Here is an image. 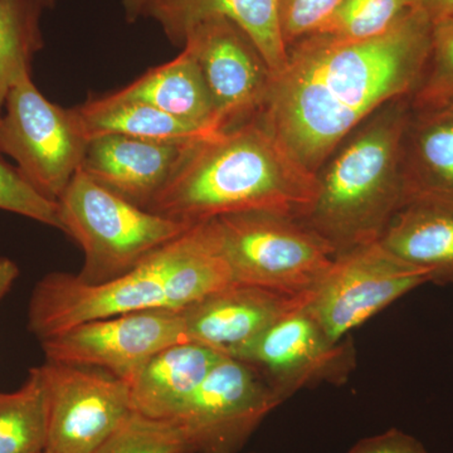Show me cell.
<instances>
[{
	"instance_id": "obj_1",
	"label": "cell",
	"mask_w": 453,
	"mask_h": 453,
	"mask_svg": "<svg viewBox=\"0 0 453 453\" xmlns=\"http://www.w3.org/2000/svg\"><path fill=\"white\" fill-rule=\"evenodd\" d=\"M429 18L408 7L388 31L351 41L312 35L288 47L258 118L309 172L380 107L411 98L431 50Z\"/></svg>"
},
{
	"instance_id": "obj_2",
	"label": "cell",
	"mask_w": 453,
	"mask_h": 453,
	"mask_svg": "<svg viewBox=\"0 0 453 453\" xmlns=\"http://www.w3.org/2000/svg\"><path fill=\"white\" fill-rule=\"evenodd\" d=\"M316 193V174L257 116L188 146L146 211L188 225L246 211L300 219Z\"/></svg>"
},
{
	"instance_id": "obj_3",
	"label": "cell",
	"mask_w": 453,
	"mask_h": 453,
	"mask_svg": "<svg viewBox=\"0 0 453 453\" xmlns=\"http://www.w3.org/2000/svg\"><path fill=\"white\" fill-rule=\"evenodd\" d=\"M232 283L211 220H205L111 281L89 285L67 273L44 276L29 300L28 330L41 342L98 319L180 311Z\"/></svg>"
},
{
	"instance_id": "obj_4",
	"label": "cell",
	"mask_w": 453,
	"mask_h": 453,
	"mask_svg": "<svg viewBox=\"0 0 453 453\" xmlns=\"http://www.w3.org/2000/svg\"><path fill=\"white\" fill-rule=\"evenodd\" d=\"M410 100L380 107L316 173L315 201L299 220L336 256L378 242L403 207L404 142L413 118Z\"/></svg>"
},
{
	"instance_id": "obj_5",
	"label": "cell",
	"mask_w": 453,
	"mask_h": 453,
	"mask_svg": "<svg viewBox=\"0 0 453 453\" xmlns=\"http://www.w3.org/2000/svg\"><path fill=\"white\" fill-rule=\"evenodd\" d=\"M62 232L85 253L76 277L98 285L129 273L193 225L166 219L101 187L81 169L58 201Z\"/></svg>"
},
{
	"instance_id": "obj_6",
	"label": "cell",
	"mask_w": 453,
	"mask_h": 453,
	"mask_svg": "<svg viewBox=\"0 0 453 453\" xmlns=\"http://www.w3.org/2000/svg\"><path fill=\"white\" fill-rule=\"evenodd\" d=\"M211 220L234 283L310 294L336 257L324 238L294 217L246 211Z\"/></svg>"
},
{
	"instance_id": "obj_7",
	"label": "cell",
	"mask_w": 453,
	"mask_h": 453,
	"mask_svg": "<svg viewBox=\"0 0 453 453\" xmlns=\"http://www.w3.org/2000/svg\"><path fill=\"white\" fill-rule=\"evenodd\" d=\"M88 142L76 109L47 100L29 71L18 77L0 115V153L16 160L38 192L58 201L81 169Z\"/></svg>"
},
{
	"instance_id": "obj_8",
	"label": "cell",
	"mask_w": 453,
	"mask_h": 453,
	"mask_svg": "<svg viewBox=\"0 0 453 453\" xmlns=\"http://www.w3.org/2000/svg\"><path fill=\"white\" fill-rule=\"evenodd\" d=\"M427 282L425 271L399 261L374 242L336 256L305 308L327 338L339 342L390 303Z\"/></svg>"
},
{
	"instance_id": "obj_9",
	"label": "cell",
	"mask_w": 453,
	"mask_h": 453,
	"mask_svg": "<svg viewBox=\"0 0 453 453\" xmlns=\"http://www.w3.org/2000/svg\"><path fill=\"white\" fill-rule=\"evenodd\" d=\"M49 401L47 453H96L134 413L127 380L92 366L41 365Z\"/></svg>"
},
{
	"instance_id": "obj_10",
	"label": "cell",
	"mask_w": 453,
	"mask_h": 453,
	"mask_svg": "<svg viewBox=\"0 0 453 453\" xmlns=\"http://www.w3.org/2000/svg\"><path fill=\"white\" fill-rule=\"evenodd\" d=\"M283 403L255 366L222 357L178 417L196 453H237Z\"/></svg>"
},
{
	"instance_id": "obj_11",
	"label": "cell",
	"mask_w": 453,
	"mask_h": 453,
	"mask_svg": "<svg viewBox=\"0 0 453 453\" xmlns=\"http://www.w3.org/2000/svg\"><path fill=\"white\" fill-rule=\"evenodd\" d=\"M183 342L181 310L159 309L88 321L40 342L46 362L92 366L129 381L149 357Z\"/></svg>"
},
{
	"instance_id": "obj_12",
	"label": "cell",
	"mask_w": 453,
	"mask_h": 453,
	"mask_svg": "<svg viewBox=\"0 0 453 453\" xmlns=\"http://www.w3.org/2000/svg\"><path fill=\"white\" fill-rule=\"evenodd\" d=\"M305 306L283 316L234 357L255 366L282 402L315 384L344 383L356 366L353 342H333Z\"/></svg>"
},
{
	"instance_id": "obj_13",
	"label": "cell",
	"mask_w": 453,
	"mask_h": 453,
	"mask_svg": "<svg viewBox=\"0 0 453 453\" xmlns=\"http://www.w3.org/2000/svg\"><path fill=\"white\" fill-rule=\"evenodd\" d=\"M183 49L199 65L219 131L257 118L273 73L240 27L226 18L204 20L190 29Z\"/></svg>"
},
{
	"instance_id": "obj_14",
	"label": "cell",
	"mask_w": 453,
	"mask_h": 453,
	"mask_svg": "<svg viewBox=\"0 0 453 453\" xmlns=\"http://www.w3.org/2000/svg\"><path fill=\"white\" fill-rule=\"evenodd\" d=\"M310 295L232 283L181 310L187 340L237 357L276 321L305 306Z\"/></svg>"
},
{
	"instance_id": "obj_15",
	"label": "cell",
	"mask_w": 453,
	"mask_h": 453,
	"mask_svg": "<svg viewBox=\"0 0 453 453\" xmlns=\"http://www.w3.org/2000/svg\"><path fill=\"white\" fill-rule=\"evenodd\" d=\"M190 144L113 134L95 136L89 139L81 170L101 187L146 210L168 183Z\"/></svg>"
},
{
	"instance_id": "obj_16",
	"label": "cell",
	"mask_w": 453,
	"mask_h": 453,
	"mask_svg": "<svg viewBox=\"0 0 453 453\" xmlns=\"http://www.w3.org/2000/svg\"><path fill=\"white\" fill-rule=\"evenodd\" d=\"M142 17L155 20L168 40L183 46L188 33L211 18L231 20L250 38L273 77L288 62V47L280 28L279 0H145Z\"/></svg>"
},
{
	"instance_id": "obj_17",
	"label": "cell",
	"mask_w": 453,
	"mask_h": 453,
	"mask_svg": "<svg viewBox=\"0 0 453 453\" xmlns=\"http://www.w3.org/2000/svg\"><path fill=\"white\" fill-rule=\"evenodd\" d=\"M222 357L214 349L193 342H178L154 354L127 381L134 412L177 421Z\"/></svg>"
},
{
	"instance_id": "obj_18",
	"label": "cell",
	"mask_w": 453,
	"mask_h": 453,
	"mask_svg": "<svg viewBox=\"0 0 453 453\" xmlns=\"http://www.w3.org/2000/svg\"><path fill=\"white\" fill-rule=\"evenodd\" d=\"M378 242L399 261L425 271L429 282L453 283V204L407 203Z\"/></svg>"
},
{
	"instance_id": "obj_19",
	"label": "cell",
	"mask_w": 453,
	"mask_h": 453,
	"mask_svg": "<svg viewBox=\"0 0 453 453\" xmlns=\"http://www.w3.org/2000/svg\"><path fill=\"white\" fill-rule=\"evenodd\" d=\"M411 202L453 204V118L414 116L405 135L403 205Z\"/></svg>"
},
{
	"instance_id": "obj_20",
	"label": "cell",
	"mask_w": 453,
	"mask_h": 453,
	"mask_svg": "<svg viewBox=\"0 0 453 453\" xmlns=\"http://www.w3.org/2000/svg\"><path fill=\"white\" fill-rule=\"evenodd\" d=\"M119 95L144 101L207 133H219L216 111L199 65L187 50L166 64L150 68Z\"/></svg>"
},
{
	"instance_id": "obj_21",
	"label": "cell",
	"mask_w": 453,
	"mask_h": 453,
	"mask_svg": "<svg viewBox=\"0 0 453 453\" xmlns=\"http://www.w3.org/2000/svg\"><path fill=\"white\" fill-rule=\"evenodd\" d=\"M76 110L88 139L113 134L150 142L188 144L213 135L144 101L124 97L118 92L92 98Z\"/></svg>"
},
{
	"instance_id": "obj_22",
	"label": "cell",
	"mask_w": 453,
	"mask_h": 453,
	"mask_svg": "<svg viewBox=\"0 0 453 453\" xmlns=\"http://www.w3.org/2000/svg\"><path fill=\"white\" fill-rule=\"evenodd\" d=\"M49 429L47 387L41 366L22 388L0 393V453H43Z\"/></svg>"
},
{
	"instance_id": "obj_23",
	"label": "cell",
	"mask_w": 453,
	"mask_h": 453,
	"mask_svg": "<svg viewBox=\"0 0 453 453\" xmlns=\"http://www.w3.org/2000/svg\"><path fill=\"white\" fill-rule=\"evenodd\" d=\"M40 0H0V115L9 89L42 49Z\"/></svg>"
},
{
	"instance_id": "obj_24",
	"label": "cell",
	"mask_w": 453,
	"mask_h": 453,
	"mask_svg": "<svg viewBox=\"0 0 453 453\" xmlns=\"http://www.w3.org/2000/svg\"><path fill=\"white\" fill-rule=\"evenodd\" d=\"M410 101L414 116L441 115L453 109V19L434 25L425 73Z\"/></svg>"
},
{
	"instance_id": "obj_25",
	"label": "cell",
	"mask_w": 453,
	"mask_h": 453,
	"mask_svg": "<svg viewBox=\"0 0 453 453\" xmlns=\"http://www.w3.org/2000/svg\"><path fill=\"white\" fill-rule=\"evenodd\" d=\"M96 453H196L186 429L174 421L134 412Z\"/></svg>"
},
{
	"instance_id": "obj_26",
	"label": "cell",
	"mask_w": 453,
	"mask_h": 453,
	"mask_svg": "<svg viewBox=\"0 0 453 453\" xmlns=\"http://www.w3.org/2000/svg\"><path fill=\"white\" fill-rule=\"evenodd\" d=\"M408 8L407 0H342L316 35L360 41L388 31Z\"/></svg>"
},
{
	"instance_id": "obj_27",
	"label": "cell",
	"mask_w": 453,
	"mask_h": 453,
	"mask_svg": "<svg viewBox=\"0 0 453 453\" xmlns=\"http://www.w3.org/2000/svg\"><path fill=\"white\" fill-rule=\"evenodd\" d=\"M0 210L20 214L62 231L58 203L47 198L29 183L19 169L0 157Z\"/></svg>"
},
{
	"instance_id": "obj_28",
	"label": "cell",
	"mask_w": 453,
	"mask_h": 453,
	"mask_svg": "<svg viewBox=\"0 0 453 453\" xmlns=\"http://www.w3.org/2000/svg\"><path fill=\"white\" fill-rule=\"evenodd\" d=\"M342 0H279L280 28L286 47L316 35Z\"/></svg>"
},
{
	"instance_id": "obj_29",
	"label": "cell",
	"mask_w": 453,
	"mask_h": 453,
	"mask_svg": "<svg viewBox=\"0 0 453 453\" xmlns=\"http://www.w3.org/2000/svg\"><path fill=\"white\" fill-rule=\"evenodd\" d=\"M348 453H431L416 437L401 429L390 428L383 434L365 438Z\"/></svg>"
},
{
	"instance_id": "obj_30",
	"label": "cell",
	"mask_w": 453,
	"mask_h": 453,
	"mask_svg": "<svg viewBox=\"0 0 453 453\" xmlns=\"http://www.w3.org/2000/svg\"><path fill=\"white\" fill-rule=\"evenodd\" d=\"M407 5L423 12L432 25L453 19V0H407Z\"/></svg>"
},
{
	"instance_id": "obj_31",
	"label": "cell",
	"mask_w": 453,
	"mask_h": 453,
	"mask_svg": "<svg viewBox=\"0 0 453 453\" xmlns=\"http://www.w3.org/2000/svg\"><path fill=\"white\" fill-rule=\"evenodd\" d=\"M18 276H19V268L16 262L7 257H0V303L11 291Z\"/></svg>"
},
{
	"instance_id": "obj_32",
	"label": "cell",
	"mask_w": 453,
	"mask_h": 453,
	"mask_svg": "<svg viewBox=\"0 0 453 453\" xmlns=\"http://www.w3.org/2000/svg\"><path fill=\"white\" fill-rule=\"evenodd\" d=\"M144 3L145 0H122L127 22H135L136 19H139V18L142 17Z\"/></svg>"
},
{
	"instance_id": "obj_33",
	"label": "cell",
	"mask_w": 453,
	"mask_h": 453,
	"mask_svg": "<svg viewBox=\"0 0 453 453\" xmlns=\"http://www.w3.org/2000/svg\"><path fill=\"white\" fill-rule=\"evenodd\" d=\"M44 8H53L56 4V0H40Z\"/></svg>"
},
{
	"instance_id": "obj_34",
	"label": "cell",
	"mask_w": 453,
	"mask_h": 453,
	"mask_svg": "<svg viewBox=\"0 0 453 453\" xmlns=\"http://www.w3.org/2000/svg\"><path fill=\"white\" fill-rule=\"evenodd\" d=\"M441 115H449V116H452V118H453V109L449 110V111H447L445 113H441Z\"/></svg>"
},
{
	"instance_id": "obj_35",
	"label": "cell",
	"mask_w": 453,
	"mask_h": 453,
	"mask_svg": "<svg viewBox=\"0 0 453 453\" xmlns=\"http://www.w3.org/2000/svg\"><path fill=\"white\" fill-rule=\"evenodd\" d=\"M43 453H47V452H43Z\"/></svg>"
}]
</instances>
